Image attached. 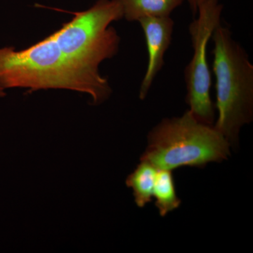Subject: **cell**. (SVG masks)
Returning a JSON list of instances; mask_svg holds the SVG:
<instances>
[{"label": "cell", "mask_w": 253, "mask_h": 253, "mask_svg": "<svg viewBox=\"0 0 253 253\" xmlns=\"http://www.w3.org/2000/svg\"><path fill=\"white\" fill-rule=\"evenodd\" d=\"M212 38L218 111L214 127L234 146L241 127L253 121V66L244 48L221 23Z\"/></svg>", "instance_id": "2"}, {"label": "cell", "mask_w": 253, "mask_h": 253, "mask_svg": "<svg viewBox=\"0 0 253 253\" xmlns=\"http://www.w3.org/2000/svg\"><path fill=\"white\" fill-rule=\"evenodd\" d=\"M158 169L146 161H141L136 169L127 176L126 185L132 190L136 206L144 208L151 202Z\"/></svg>", "instance_id": "8"}, {"label": "cell", "mask_w": 253, "mask_h": 253, "mask_svg": "<svg viewBox=\"0 0 253 253\" xmlns=\"http://www.w3.org/2000/svg\"><path fill=\"white\" fill-rule=\"evenodd\" d=\"M230 146L214 126L200 122L189 110L180 117L163 120L153 128L141 161L172 171L202 168L227 159Z\"/></svg>", "instance_id": "3"}, {"label": "cell", "mask_w": 253, "mask_h": 253, "mask_svg": "<svg viewBox=\"0 0 253 253\" xmlns=\"http://www.w3.org/2000/svg\"><path fill=\"white\" fill-rule=\"evenodd\" d=\"M153 197L156 200V206L161 217L180 206L181 201L176 195L172 170L158 169Z\"/></svg>", "instance_id": "9"}, {"label": "cell", "mask_w": 253, "mask_h": 253, "mask_svg": "<svg viewBox=\"0 0 253 253\" xmlns=\"http://www.w3.org/2000/svg\"><path fill=\"white\" fill-rule=\"evenodd\" d=\"M202 1H204V0H187L190 5V8L192 10L194 16H196V14H197L198 6Z\"/></svg>", "instance_id": "10"}, {"label": "cell", "mask_w": 253, "mask_h": 253, "mask_svg": "<svg viewBox=\"0 0 253 253\" xmlns=\"http://www.w3.org/2000/svg\"><path fill=\"white\" fill-rule=\"evenodd\" d=\"M5 95H6V93L4 92V89L0 88V98L4 97Z\"/></svg>", "instance_id": "11"}, {"label": "cell", "mask_w": 253, "mask_h": 253, "mask_svg": "<svg viewBox=\"0 0 253 253\" xmlns=\"http://www.w3.org/2000/svg\"><path fill=\"white\" fill-rule=\"evenodd\" d=\"M146 38L148 64L141 82L139 98L146 99L155 78L164 64V56L172 42L174 22L168 16H149L139 21Z\"/></svg>", "instance_id": "6"}, {"label": "cell", "mask_w": 253, "mask_h": 253, "mask_svg": "<svg viewBox=\"0 0 253 253\" xmlns=\"http://www.w3.org/2000/svg\"><path fill=\"white\" fill-rule=\"evenodd\" d=\"M66 89L90 95L99 104L111 93L107 79L68 57L49 36L22 51L0 49V88Z\"/></svg>", "instance_id": "1"}, {"label": "cell", "mask_w": 253, "mask_h": 253, "mask_svg": "<svg viewBox=\"0 0 253 253\" xmlns=\"http://www.w3.org/2000/svg\"><path fill=\"white\" fill-rule=\"evenodd\" d=\"M71 13L72 21L51 36L68 57L99 71L117 53L120 37L110 24L123 17L122 6L118 0H99L90 9Z\"/></svg>", "instance_id": "4"}, {"label": "cell", "mask_w": 253, "mask_h": 253, "mask_svg": "<svg viewBox=\"0 0 253 253\" xmlns=\"http://www.w3.org/2000/svg\"><path fill=\"white\" fill-rule=\"evenodd\" d=\"M123 17L128 21H139L149 16H168L184 0H118Z\"/></svg>", "instance_id": "7"}, {"label": "cell", "mask_w": 253, "mask_h": 253, "mask_svg": "<svg viewBox=\"0 0 253 253\" xmlns=\"http://www.w3.org/2000/svg\"><path fill=\"white\" fill-rule=\"evenodd\" d=\"M222 10L219 0H204L198 6V18L189 26L194 54L185 70L189 111L200 122L212 126L214 106L211 97V73L207 49L213 32L221 23Z\"/></svg>", "instance_id": "5"}]
</instances>
